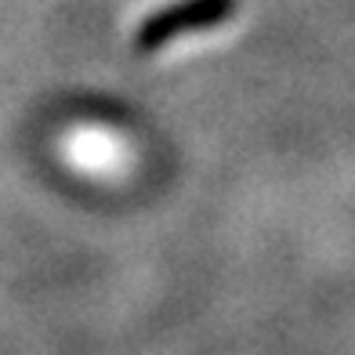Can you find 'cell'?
I'll use <instances>...</instances> for the list:
<instances>
[{
	"mask_svg": "<svg viewBox=\"0 0 355 355\" xmlns=\"http://www.w3.org/2000/svg\"><path fill=\"white\" fill-rule=\"evenodd\" d=\"M62 159L76 171L91 178V182H123L135 171V145L120 127L109 123H73L58 141Z\"/></svg>",
	"mask_w": 355,
	"mask_h": 355,
	"instance_id": "1",
	"label": "cell"
},
{
	"mask_svg": "<svg viewBox=\"0 0 355 355\" xmlns=\"http://www.w3.org/2000/svg\"><path fill=\"white\" fill-rule=\"evenodd\" d=\"M236 15V0H178L171 8L153 11L149 19L138 26L135 44L141 51H159L178 37L189 33H203V29H214L221 22H229Z\"/></svg>",
	"mask_w": 355,
	"mask_h": 355,
	"instance_id": "2",
	"label": "cell"
}]
</instances>
